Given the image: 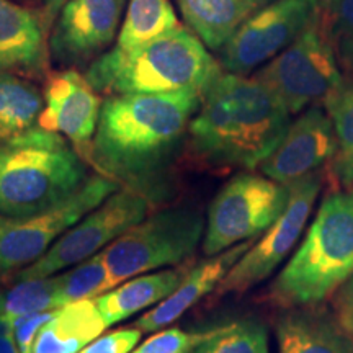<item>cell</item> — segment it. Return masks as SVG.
<instances>
[{"label":"cell","mask_w":353,"mask_h":353,"mask_svg":"<svg viewBox=\"0 0 353 353\" xmlns=\"http://www.w3.org/2000/svg\"><path fill=\"white\" fill-rule=\"evenodd\" d=\"M3 301H6V294L0 291V316H2V312H3Z\"/></svg>","instance_id":"obj_37"},{"label":"cell","mask_w":353,"mask_h":353,"mask_svg":"<svg viewBox=\"0 0 353 353\" xmlns=\"http://www.w3.org/2000/svg\"><path fill=\"white\" fill-rule=\"evenodd\" d=\"M325 25L341 41H353V0H339L325 13Z\"/></svg>","instance_id":"obj_31"},{"label":"cell","mask_w":353,"mask_h":353,"mask_svg":"<svg viewBox=\"0 0 353 353\" xmlns=\"http://www.w3.org/2000/svg\"><path fill=\"white\" fill-rule=\"evenodd\" d=\"M223 72L219 61L190 28L175 26L151 41L131 50L113 48L94 61L87 79L97 92L120 94H174L196 92L205 95Z\"/></svg>","instance_id":"obj_3"},{"label":"cell","mask_w":353,"mask_h":353,"mask_svg":"<svg viewBox=\"0 0 353 353\" xmlns=\"http://www.w3.org/2000/svg\"><path fill=\"white\" fill-rule=\"evenodd\" d=\"M179 26L170 0H130L118 34V50H131Z\"/></svg>","instance_id":"obj_24"},{"label":"cell","mask_w":353,"mask_h":353,"mask_svg":"<svg viewBox=\"0 0 353 353\" xmlns=\"http://www.w3.org/2000/svg\"><path fill=\"white\" fill-rule=\"evenodd\" d=\"M59 276V307L64 304L94 299L112 290L110 273L101 252L74 265Z\"/></svg>","instance_id":"obj_27"},{"label":"cell","mask_w":353,"mask_h":353,"mask_svg":"<svg viewBox=\"0 0 353 353\" xmlns=\"http://www.w3.org/2000/svg\"><path fill=\"white\" fill-rule=\"evenodd\" d=\"M201 99L196 92L110 95L101 103L92 161L103 175L139 190L179 151Z\"/></svg>","instance_id":"obj_1"},{"label":"cell","mask_w":353,"mask_h":353,"mask_svg":"<svg viewBox=\"0 0 353 353\" xmlns=\"http://www.w3.org/2000/svg\"><path fill=\"white\" fill-rule=\"evenodd\" d=\"M118 190L107 175H92L68 200L30 216L0 214V276L15 275L50 250L79 219Z\"/></svg>","instance_id":"obj_9"},{"label":"cell","mask_w":353,"mask_h":353,"mask_svg":"<svg viewBox=\"0 0 353 353\" xmlns=\"http://www.w3.org/2000/svg\"><path fill=\"white\" fill-rule=\"evenodd\" d=\"M141 335L143 332L132 325L112 330V332H103L79 353H130L139 343Z\"/></svg>","instance_id":"obj_29"},{"label":"cell","mask_w":353,"mask_h":353,"mask_svg":"<svg viewBox=\"0 0 353 353\" xmlns=\"http://www.w3.org/2000/svg\"><path fill=\"white\" fill-rule=\"evenodd\" d=\"M44 19L0 0V72H39L46 64Z\"/></svg>","instance_id":"obj_18"},{"label":"cell","mask_w":353,"mask_h":353,"mask_svg":"<svg viewBox=\"0 0 353 353\" xmlns=\"http://www.w3.org/2000/svg\"><path fill=\"white\" fill-rule=\"evenodd\" d=\"M149 203L139 190H117L68 229L37 262L13 278L52 276L101 252L108 244L148 216Z\"/></svg>","instance_id":"obj_10"},{"label":"cell","mask_w":353,"mask_h":353,"mask_svg":"<svg viewBox=\"0 0 353 353\" xmlns=\"http://www.w3.org/2000/svg\"><path fill=\"white\" fill-rule=\"evenodd\" d=\"M205 228L203 214L193 208H169L145 216L101 250L112 290L143 273L183 263L195 254Z\"/></svg>","instance_id":"obj_6"},{"label":"cell","mask_w":353,"mask_h":353,"mask_svg":"<svg viewBox=\"0 0 353 353\" xmlns=\"http://www.w3.org/2000/svg\"><path fill=\"white\" fill-rule=\"evenodd\" d=\"M43 95L32 82L12 72H0V143L37 126Z\"/></svg>","instance_id":"obj_22"},{"label":"cell","mask_w":353,"mask_h":353,"mask_svg":"<svg viewBox=\"0 0 353 353\" xmlns=\"http://www.w3.org/2000/svg\"><path fill=\"white\" fill-rule=\"evenodd\" d=\"M257 237L241 242L231 249L211 255L190 268L174 293L132 322V327L139 329L141 332L154 334L180 319L190 307L200 303L206 294L214 293V290L234 267V263L252 247Z\"/></svg>","instance_id":"obj_16"},{"label":"cell","mask_w":353,"mask_h":353,"mask_svg":"<svg viewBox=\"0 0 353 353\" xmlns=\"http://www.w3.org/2000/svg\"><path fill=\"white\" fill-rule=\"evenodd\" d=\"M288 198V185L263 174L242 172L232 176L210 205L203 252L211 257L259 237L283 213Z\"/></svg>","instance_id":"obj_8"},{"label":"cell","mask_w":353,"mask_h":353,"mask_svg":"<svg viewBox=\"0 0 353 353\" xmlns=\"http://www.w3.org/2000/svg\"><path fill=\"white\" fill-rule=\"evenodd\" d=\"M316 17L309 0H273L245 20L219 50L223 70L247 76L286 50Z\"/></svg>","instance_id":"obj_12"},{"label":"cell","mask_w":353,"mask_h":353,"mask_svg":"<svg viewBox=\"0 0 353 353\" xmlns=\"http://www.w3.org/2000/svg\"><path fill=\"white\" fill-rule=\"evenodd\" d=\"M273 0H176L185 23L206 48L219 51L239 26Z\"/></svg>","instance_id":"obj_21"},{"label":"cell","mask_w":353,"mask_h":353,"mask_svg":"<svg viewBox=\"0 0 353 353\" xmlns=\"http://www.w3.org/2000/svg\"><path fill=\"white\" fill-rule=\"evenodd\" d=\"M193 353H268V330L255 319H241L213 329Z\"/></svg>","instance_id":"obj_26"},{"label":"cell","mask_w":353,"mask_h":353,"mask_svg":"<svg viewBox=\"0 0 353 353\" xmlns=\"http://www.w3.org/2000/svg\"><path fill=\"white\" fill-rule=\"evenodd\" d=\"M275 334L278 353H353V339L322 304L283 309Z\"/></svg>","instance_id":"obj_17"},{"label":"cell","mask_w":353,"mask_h":353,"mask_svg":"<svg viewBox=\"0 0 353 353\" xmlns=\"http://www.w3.org/2000/svg\"><path fill=\"white\" fill-rule=\"evenodd\" d=\"M126 0H69L51 34V51L59 63H85L117 37Z\"/></svg>","instance_id":"obj_14"},{"label":"cell","mask_w":353,"mask_h":353,"mask_svg":"<svg viewBox=\"0 0 353 353\" xmlns=\"http://www.w3.org/2000/svg\"><path fill=\"white\" fill-rule=\"evenodd\" d=\"M52 314H54V309H51V311L33 312V314L21 316L19 319L12 322L13 337H15L17 347H19L20 353H30V350H32V343L34 341V337H37L38 330L43 327L44 322L51 319Z\"/></svg>","instance_id":"obj_30"},{"label":"cell","mask_w":353,"mask_h":353,"mask_svg":"<svg viewBox=\"0 0 353 353\" xmlns=\"http://www.w3.org/2000/svg\"><path fill=\"white\" fill-rule=\"evenodd\" d=\"M335 148L337 141L327 110L314 105L290 123L283 138L259 169L278 183L291 185L329 164Z\"/></svg>","instance_id":"obj_13"},{"label":"cell","mask_w":353,"mask_h":353,"mask_svg":"<svg viewBox=\"0 0 353 353\" xmlns=\"http://www.w3.org/2000/svg\"><path fill=\"white\" fill-rule=\"evenodd\" d=\"M341 51H342L343 59H345V63L350 65L353 70V41H347V39L345 41H342Z\"/></svg>","instance_id":"obj_35"},{"label":"cell","mask_w":353,"mask_h":353,"mask_svg":"<svg viewBox=\"0 0 353 353\" xmlns=\"http://www.w3.org/2000/svg\"><path fill=\"white\" fill-rule=\"evenodd\" d=\"M327 32V25L316 15L286 50L254 74L291 114L324 105L343 81Z\"/></svg>","instance_id":"obj_7"},{"label":"cell","mask_w":353,"mask_h":353,"mask_svg":"<svg viewBox=\"0 0 353 353\" xmlns=\"http://www.w3.org/2000/svg\"><path fill=\"white\" fill-rule=\"evenodd\" d=\"M69 0H43L44 6V21L51 23L56 19V15L63 10V7L68 3Z\"/></svg>","instance_id":"obj_34"},{"label":"cell","mask_w":353,"mask_h":353,"mask_svg":"<svg viewBox=\"0 0 353 353\" xmlns=\"http://www.w3.org/2000/svg\"><path fill=\"white\" fill-rule=\"evenodd\" d=\"M59 307V276L13 278L12 288L3 301V319L13 322L33 312Z\"/></svg>","instance_id":"obj_25"},{"label":"cell","mask_w":353,"mask_h":353,"mask_svg":"<svg viewBox=\"0 0 353 353\" xmlns=\"http://www.w3.org/2000/svg\"><path fill=\"white\" fill-rule=\"evenodd\" d=\"M63 134L41 126L0 143V214L30 216L68 200L88 180Z\"/></svg>","instance_id":"obj_5"},{"label":"cell","mask_w":353,"mask_h":353,"mask_svg":"<svg viewBox=\"0 0 353 353\" xmlns=\"http://www.w3.org/2000/svg\"><path fill=\"white\" fill-rule=\"evenodd\" d=\"M213 329L183 330L170 327L154 332L148 341L136 345L130 353H193L210 337Z\"/></svg>","instance_id":"obj_28"},{"label":"cell","mask_w":353,"mask_h":353,"mask_svg":"<svg viewBox=\"0 0 353 353\" xmlns=\"http://www.w3.org/2000/svg\"><path fill=\"white\" fill-rule=\"evenodd\" d=\"M330 301L334 316L353 339V276L335 291Z\"/></svg>","instance_id":"obj_32"},{"label":"cell","mask_w":353,"mask_h":353,"mask_svg":"<svg viewBox=\"0 0 353 353\" xmlns=\"http://www.w3.org/2000/svg\"><path fill=\"white\" fill-rule=\"evenodd\" d=\"M309 2L314 6V8H317V10H322L327 13L330 8H332L335 3L339 2V0H309Z\"/></svg>","instance_id":"obj_36"},{"label":"cell","mask_w":353,"mask_h":353,"mask_svg":"<svg viewBox=\"0 0 353 353\" xmlns=\"http://www.w3.org/2000/svg\"><path fill=\"white\" fill-rule=\"evenodd\" d=\"M290 117L257 79L223 70L190 121L193 152L214 167L257 169L283 138Z\"/></svg>","instance_id":"obj_2"},{"label":"cell","mask_w":353,"mask_h":353,"mask_svg":"<svg viewBox=\"0 0 353 353\" xmlns=\"http://www.w3.org/2000/svg\"><path fill=\"white\" fill-rule=\"evenodd\" d=\"M0 353H20L13 337V324L0 317Z\"/></svg>","instance_id":"obj_33"},{"label":"cell","mask_w":353,"mask_h":353,"mask_svg":"<svg viewBox=\"0 0 353 353\" xmlns=\"http://www.w3.org/2000/svg\"><path fill=\"white\" fill-rule=\"evenodd\" d=\"M44 105L38 125L63 134L83 148L92 144L99 126L101 101L87 77L77 70H63L50 77L44 90Z\"/></svg>","instance_id":"obj_15"},{"label":"cell","mask_w":353,"mask_h":353,"mask_svg":"<svg viewBox=\"0 0 353 353\" xmlns=\"http://www.w3.org/2000/svg\"><path fill=\"white\" fill-rule=\"evenodd\" d=\"M107 329L95 299L64 304L38 330L30 353H79Z\"/></svg>","instance_id":"obj_19"},{"label":"cell","mask_w":353,"mask_h":353,"mask_svg":"<svg viewBox=\"0 0 353 353\" xmlns=\"http://www.w3.org/2000/svg\"><path fill=\"white\" fill-rule=\"evenodd\" d=\"M353 276V188L321 201L301 244L278 273L268 298L281 309L319 306Z\"/></svg>","instance_id":"obj_4"},{"label":"cell","mask_w":353,"mask_h":353,"mask_svg":"<svg viewBox=\"0 0 353 353\" xmlns=\"http://www.w3.org/2000/svg\"><path fill=\"white\" fill-rule=\"evenodd\" d=\"M290 198L283 213L267 231L260 234L247 252L234 263L214 290L216 296L242 294L262 283L283 263L301 239L322 188V174L303 176L288 185Z\"/></svg>","instance_id":"obj_11"},{"label":"cell","mask_w":353,"mask_h":353,"mask_svg":"<svg viewBox=\"0 0 353 353\" xmlns=\"http://www.w3.org/2000/svg\"><path fill=\"white\" fill-rule=\"evenodd\" d=\"M324 107L337 141L329 170L341 188H353V77H343Z\"/></svg>","instance_id":"obj_23"},{"label":"cell","mask_w":353,"mask_h":353,"mask_svg":"<svg viewBox=\"0 0 353 353\" xmlns=\"http://www.w3.org/2000/svg\"><path fill=\"white\" fill-rule=\"evenodd\" d=\"M187 272V267H179L143 273V275L123 281L113 290L94 299L107 325L112 327L118 322L138 314L139 311L154 307L164 301L176 290Z\"/></svg>","instance_id":"obj_20"}]
</instances>
